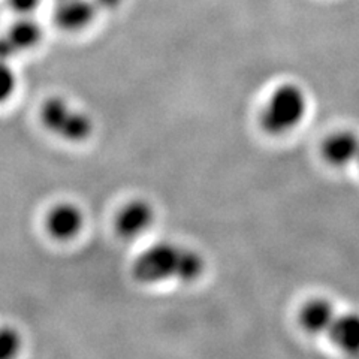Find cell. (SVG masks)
<instances>
[{
  "label": "cell",
  "mask_w": 359,
  "mask_h": 359,
  "mask_svg": "<svg viewBox=\"0 0 359 359\" xmlns=\"http://www.w3.org/2000/svg\"><path fill=\"white\" fill-rule=\"evenodd\" d=\"M123 0H95L99 9H116L121 5Z\"/></svg>",
  "instance_id": "14"
},
{
  "label": "cell",
  "mask_w": 359,
  "mask_h": 359,
  "mask_svg": "<svg viewBox=\"0 0 359 359\" xmlns=\"http://www.w3.org/2000/svg\"><path fill=\"white\" fill-rule=\"evenodd\" d=\"M356 162H358V165H359V157H358V161H356Z\"/></svg>",
  "instance_id": "15"
},
{
  "label": "cell",
  "mask_w": 359,
  "mask_h": 359,
  "mask_svg": "<svg viewBox=\"0 0 359 359\" xmlns=\"http://www.w3.org/2000/svg\"><path fill=\"white\" fill-rule=\"evenodd\" d=\"M328 335L344 353H359V314L347 313L337 316Z\"/></svg>",
  "instance_id": "9"
},
{
  "label": "cell",
  "mask_w": 359,
  "mask_h": 359,
  "mask_svg": "<svg viewBox=\"0 0 359 359\" xmlns=\"http://www.w3.org/2000/svg\"><path fill=\"white\" fill-rule=\"evenodd\" d=\"M97 11L95 0H57L53 17L59 29L81 32L95 21Z\"/></svg>",
  "instance_id": "4"
},
{
  "label": "cell",
  "mask_w": 359,
  "mask_h": 359,
  "mask_svg": "<svg viewBox=\"0 0 359 359\" xmlns=\"http://www.w3.org/2000/svg\"><path fill=\"white\" fill-rule=\"evenodd\" d=\"M39 116L45 129L66 141L80 142L87 140L93 132L92 118L71 107L62 97L45 100Z\"/></svg>",
  "instance_id": "3"
},
{
  "label": "cell",
  "mask_w": 359,
  "mask_h": 359,
  "mask_svg": "<svg viewBox=\"0 0 359 359\" xmlns=\"http://www.w3.org/2000/svg\"><path fill=\"white\" fill-rule=\"evenodd\" d=\"M8 2H9L11 8L17 11V13L30 14L39 6L41 0H8Z\"/></svg>",
  "instance_id": "13"
},
{
  "label": "cell",
  "mask_w": 359,
  "mask_h": 359,
  "mask_svg": "<svg viewBox=\"0 0 359 359\" xmlns=\"http://www.w3.org/2000/svg\"><path fill=\"white\" fill-rule=\"evenodd\" d=\"M84 216L74 204L54 207L47 217V229L57 240H71L81 231Z\"/></svg>",
  "instance_id": "7"
},
{
  "label": "cell",
  "mask_w": 359,
  "mask_h": 359,
  "mask_svg": "<svg viewBox=\"0 0 359 359\" xmlns=\"http://www.w3.org/2000/svg\"><path fill=\"white\" fill-rule=\"evenodd\" d=\"M337 316L339 314H337L331 301L325 298H314L302 307L299 320L302 328L310 334H328Z\"/></svg>",
  "instance_id": "8"
},
{
  "label": "cell",
  "mask_w": 359,
  "mask_h": 359,
  "mask_svg": "<svg viewBox=\"0 0 359 359\" xmlns=\"http://www.w3.org/2000/svg\"><path fill=\"white\" fill-rule=\"evenodd\" d=\"M323 156L334 166H347L358 161L359 137L352 130H340L323 144Z\"/></svg>",
  "instance_id": "6"
},
{
  "label": "cell",
  "mask_w": 359,
  "mask_h": 359,
  "mask_svg": "<svg viewBox=\"0 0 359 359\" xmlns=\"http://www.w3.org/2000/svg\"><path fill=\"white\" fill-rule=\"evenodd\" d=\"M154 220L153 208L145 201H132L123 207L116 219V231L121 238H137Z\"/></svg>",
  "instance_id": "5"
},
{
  "label": "cell",
  "mask_w": 359,
  "mask_h": 359,
  "mask_svg": "<svg viewBox=\"0 0 359 359\" xmlns=\"http://www.w3.org/2000/svg\"><path fill=\"white\" fill-rule=\"evenodd\" d=\"M204 259L184 245L161 243L144 250L132 265V276L142 285L162 282H194L204 273Z\"/></svg>",
  "instance_id": "1"
},
{
  "label": "cell",
  "mask_w": 359,
  "mask_h": 359,
  "mask_svg": "<svg viewBox=\"0 0 359 359\" xmlns=\"http://www.w3.org/2000/svg\"><path fill=\"white\" fill-rule=\"evenodd\" d=\"M307 96L295 84L277 87L266 100L261 125L269 135H285L295 129L307 114Z\"/></svg>",
  "instance_id": "2"
},
{
  "label": "cell",
  "mask_w": 359,
  "mask_h": 359,
  "mask_svg": "<svg viewBox=\"0 0 359 359\" xmlns=\"http://www.w3.org/2000/svg\"><path fill=\"white\" fill-rule=\"evenodd\" d=\"M17 87V76L14 71L11 69L9 65L4 60H0V104L14 95Z\"/></svg>",
  "instance_id": "12"
},
{
  "label": "cell",
  "mask_w": 359,
  "mask_h": 359,
  "mask_svg": "<svg viewBox=\"0 0 359 359\" xmlns=\"http://www.w3.org/2000/svg\"><path fill=\"white\" fill-rule=\"evenodd\" d=\"M6 36L11 41V43L14 45L15 51L32 50L38 47V43L41 42L42 29L36 21L25 17L15 21L14 25L11 26Z\"/></svg>",
  "instance_id": "10"
},
{
  "label": "cell",
  "mask_w": 359,
  "mask_h": 359,
  "mask_svg": "<svg viewBox=\"0 0 359 359\" xmlns=\"http://www.w3.org/2000/svg\"><path fill=\"white\" fill-rule=\"evenodd\" d=\"M21 344V335L14 328H0V359H15Z\"/></svg>",
  "instance_id": "11"
}]
</instances>
